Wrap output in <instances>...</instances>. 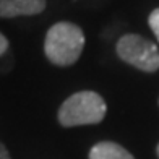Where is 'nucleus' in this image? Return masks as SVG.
Here are the masks:
<instances>
[{"mask_svg":"<svg viewBox=\"0 0 159 159\" xmlns=\"http://www.w3.org/2000/svg\"><path fill=\"white\" fill-rule=\"evenodd\" d=\"M157 156H159V144H157Z\"/></svg>","mask_w":159,"mask_h":159,"instance_id":"9","label":"nucleus"},{"mask_svg":"<svg viewBox=\"0 0 159 159\" xmlns=\"http://www.w3.org/2000/svg\"><path fill=\"white\" fill-rule=\"evenodd\" d=\"M46 0H0V18L31 16L46 10Z\"/></svg>","mask_w":159,"mask_h":159,"instance_id":"4","label":"nucleus"},{"mask_svg":"<svg viewBox=\"0 0 159 159\" xmlns=\"http://www.w3.org/2000/svg\"><path fill=\"white\" fill-rule=\"evenodd\" d=\"M84 49V34L81 28L70 23L60 21L55 23L46 34L44 54L57 67L73 65Z\"/></svg>","mask_w":159,"mask_h":159,"instance_id":"1","label":"nucleus"},{"mask_svg":"<svg viewBox=\"0 0 159 159\" xmlns=\"http://www.w3.org/2000/svg\"><path fill=\"white\" fill-rule=\"evenodd\" d=\"M148 23H149V28L153 30V33L156 34V38L159 41V8L151 11V15L148 18Z\"/></svg>","mask_w":159,"mask_h":159,"instance_id":"6","label":"nucleus"},{"mask_svg":"<svg viewBox=\"0 0 159 159\" xmlns=\"http://www.w3.org/2000/svg\"><path fill=\"white\" fill-rule=\"evenodd\" d=\"M8 39H7V36H3L2 33H0V57L5 55L7 52H8Z\"/></svg>","mask_w":159,"mask_h":159,"instance_id":"7","label":"nucleus"},{"mask_svg":"<svg viewBox=\"0 0 159 159\" xmlns=\"http://www.w3.org/2000/svg\"><path fill=\"white\" fill-rule=\"evenodd\" d=\"M106 111L102 96L94 91H80L63 101L57 117L62 127L94 125L102 122Z\"/></svg>","mask_w":159,"mask_h":159,"instance_id":"2","label":"nucleus"},{"mask_svg":"<svg viewBox=\"0 0 159 159\" xmlns=\"http://www.w3.org/2000/svg\"><path fill=\"white\" fill-rule=\"evenodd\" d=\"M117 55L125 63L146 73L159 70V50L148 39L138 34H125L117 42Z\"/></svg>","mask_w":159,"mask_h":159,"instance_id":"3","label":"nucleus"},{"mask_svg":"<svg viewBox=\"0 0 159 159\" xmlns=\"http://www.w3.org/2000/svg\"><path fill=\"white\" fill-rule=\"evenodd\" d=\"M0 159H11V157H10V153H8V149H7L2 143H0Z\"/></svg>","mask_w":159,"mask_h":159,"instance_id":"8","label":"nucleus"},{"mask_svg":"<svg viewBox=\"0 0 159 159\" xmlns=\"http://www.w3.org/2000/svg\"><path fill=\"white\" fill-rule=\"evenodd\" d=\"M89 159H135V157L117 143L101 141L91 148Z\"/></svg>","mask_w":159,"mask_h":159,"instance_id":"5","label":"nucleus"}]
</instances>
